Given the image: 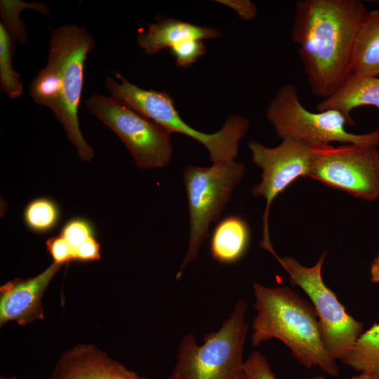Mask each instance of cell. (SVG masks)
<instances>
[{"mask_svg":"<svg viewBox=\"0 0 379 379\" xmlns=\"http://www.w3.org/2000/svg\"><path fill=\"white\" fill-rule=\"evenodd\" d=\"M360 0H298L291 39L313 95H332L351 74L354 39L367 13Z\"/></svg>","mask_w":379,"mask_h":379,"instance_id":"1","label":"cell"},{"mask_svg":"<svg viewBox=\"0 0 379 379\" xmlns=\"http://www.w3.org/2000/svg\"><path fill=\"white\" fill-rule=\"evenodd\" d=\"M253 288L256 315L252 323V345L278 339L302 366H317L331 376H338L339 368L325 348L312 302L288 286L270 288L255 282Z\"/></svg>","mask_w":379,"mask_h":379,"instance_id":"2","label":"cell"},{"mask_svg":"<svg viewBox=\"0 0 379 379\" xmlns=\"http://www.w3.org/2000/svg\"><path fill=\"white\" fill-rule=\"evenodd\" d=\"M114 74L119 82L110 76L105 79V85L112 98L146 117L170 133H180L200 142L208 151L213 163L234 160L237 157L239 141L249 128L246 117L230 115L220 131L213 133H203L190 126L180 117L172 98L167 93L142 89L130 83L119 72Z\"/></svg>","mask_w":379,"mask_h":379,"instance_id":"3","label":"cell"},{"mask_svg":"<svg viewBox=\"0 0 379 379\" xmlns=\"http://www.w3.org/2000/svg\"><path fill=\"white\" fill-rule=\"evenodd\" d=\"M247 310V302L238 300L220 328L204 334L201 345L194 335H185L167 379H245L243 355L248 329Z\"/></svg>","mask_w":379,"mask_h":379,"instance_id":"4","label":"cell"},{"mask_svg":"<svg viewBox=\"0 0 379 379\" xmlns=\"http://www.w3.org/2000/svg\"><path fill=\"white\" fill-rule=\"evenodd\" d=\"M266 117L281 140L379 146V129L362 134L347 131L345 126L350 123L341 112L335 109L310 111L301 102L298 88L291 83L279 88L268 105Z\"/></svg>","mask_w":379,"mask_h":379,"instance_id":"5","label":"cell"},{"mask_svg":"<svg viewBox=\"0 0 379 379\" xmlns=\"http://www.w3.org/2000/svg\"><path fill=\"white\" fill-rule=\"evenodd\" d=\"M245 169L243 163L234 160L215 162L209 167L185 168L183 180L188 203L190 238L177 279L185 267L198 258L202 242L208 237L210 225L219 218Z\"/></svg>","mask_w":379,"mask_h":379,"instance_id":"6","label":"cell"},{"mask_svg":"<svg viewBox=\"0 0 379 379\" xmlns=\"http://www.w3.org/2000/svg\"><path fill=\"white\" fill-rule=\"evenodd\" d=\"M93 47V36L84 27L69 24L51 29L48 58L55 63L62 82L61 105L55 117L62 124L67 139L77 148L80 159L85 161L93 158L94 151L79 128L78 109L84 84V62Z\"/></svg>","mask_w":379,"mask_h":379,"instance_id":"7","label":"cell"},{"mask_svg":"<svg viewBox=\"0 0 379 379\" xmlns=\"http://www.w3.org/2000/svg\"><path fill=\"white\" fill-rule=\"evenodd\" d=\"M326 255L324 252L312 267H305L288 256L274 258L288 274L291 284L299 286L310 299L319 318L325 348L335 360L341 361L364 327L346 312L334 292L324 283L321 270Z\"/></svg>","mask_w":379,"mask_h":379,"instance_id":"8","label":"cell"},{"mask_svg":"<svg viewBox=\"0 0 379 379\" xmlns=\"http://www.w3.org/2000/svg\"><path fill=\"white\" fill-rule=\"evenodd\" d=\"M85 104L119 136L138 168L154 169L168 165L173 147L168 131L112 97L92 94Z\"/></svg>","mask_w":379,"mask_h":379,"instance_id":"9","label":"cell"},{"mask_svg":"<svg viewBox=\"0 0 379 379\" xmlns=\"http://www.w3.org/2000/svg\"><path fill=\"white\" fill-rule=\"evenodd\" d=\"M309 178L366 201L379 199V152L354 144H314Z\"/></svg>","mask_w":379,"mask_h":379,"instance_id":"10","label":"cell"},{"mask_svg":"<svg viewBox=\"0 0 379 379\" xmlns=\"http://www.w3.org/2000/svg\"><path fill=\"white\" fill-rule=\"evenodd\" d=\"M277 147H267L256 141L248 147L253 162L262 170L261 181L251 190L266 201L262 215V238L260 246L275 253L269 234V213L274 199L299 178L309 177L314 156V144L285 138ZM315 144V143H314Z\"/></svg>","mask_w":379,"mask_h":379,"instance_id":"11","label":"cell"},{"mask_svg":"<svg viewBox=\"0 0 379 379\" xmlns=\"http://www.w3.org/2000/svg\"><path fill=\"white\" fill-rule=\"evenodd\" d=\"M62 265L52 262L39 274L15 279L0 287V326L15 321L25 326L44 319L41 299L48 284Z\"/></svg>","mask_w":379,"mask_h":379,"instance_id":"12","label":"cell"},{"mask_svg":"<svg viewBox=\"0 0 379 379\" xmlns=\"http://www.w3.org/2000/svg\"><path fill=\"white\" fill-rule=\"evenodd\" d=\"M49 379H148L93 344H77L58 359Z\"/></svg>","mask_w":379,"mask_h":379,"instance_id":"13","label":"cell"},{"mask_svg":"<svg viewBox=\"0 0 379 379\" xmlns=\"http://www.w3.org/2000/svg\"><path fill=\"white\" fill-rule=\"evenodd\" d=\"M218 30L181 20L165 18L149 23L145 32L139 31L138 46L154 55L166 48L188 39H210L219 36Z\"/></svg>","mask_w":379,"mask_h":379,"instance_id":"14","label":"cell"},{"mask_svg":"<svg viewBox=\"0 0 379 379\" xmlns=\"http://www.w3.org/2000/svg\"><path fill=\"white\" fill-rule=\"evenodd\" d=\"M361 106H372L379 109V77L351 74L332 95L317 102V109L339 111L353 125L350 113Z\"/></svg>","mask_w":379,"mask_h":379,"instance_id":"15","label":"cell"},{"mask_svg":"<svg viewBox=\"0 0 379 379\" xmlns=\"http://www.w3.org/2000/svg\"><path fill=\"white\" fill-rule=\"evenodd\" d=\"M251 241L248 223L241 216L231 215L215 226L210 241L212 258L221 264H232L246 254Z\"/></svg>","mask_w":379,"mask_h":379,"instance_id":"16","label":"cell"},{"mask_svg":"<svg viewBox=\"0 0 379 379\" xmlns=\"http://www.w3.org/2000/svg\"><path fill=\"white\" fill-rule=\"evenodd\" d=\"M351 74L379 77V10L367 11L357 30L350 61Z\"/></svg>","mask_w":379,"mask_h":379,"instance_id":"17","label":"cell"},{"mask_svg":"<svg viewBox=\"0 0 379 379\" xmlns=\"http://www.w3.org/2000/svg\"><path fill=\"white\" fill-rule=\"evenodd\" d=\"M341 361L359 373L379 377V324L363 331Z\"/></svg>","mask_w":379,"mask_h":379,"instance_id":"18","label":"cell"},{"mask_svg":"<svg viewBox=\"0 0 379 379\" xmlns=\"http://www.w3.org/2000/svg\"><path fill=\"white\" fill-rule=\"evenodd\" d=\"M29 95L38 105L48 107L55 116L61 105L62 82L55 63L48 58L44 68L37 74L29 86Z\"/></svg>","mask_w":379,"mask_h":379,"instance_id":"19","label":"cell"},{"mask_svg":"<svg viewBox=\"0 0 379 379\" xmlns=\"http://www.w3.org/2000/svg\"><path fill=\"white\" fill-rule=\"evenodd\" d=\"M14 45L4 25L0 22V87L1 92L15 99L22 93L20 75L12 67Z\"/></svg>","mask_w":379,"mask_h":379,"instance_id":"20","label":"cell"},{"mask_svg":"<svg viewBox=\"0 0 379 379\" xmlns=\"http://www.w3.org/2000/svg\"><path fill=\"white\" fill-rule=\"evenodd\" d=\"M25 8H32L46 15L49 14L48 8L43 3L30 4L19 0L0 1L1 22L7 30L13 45L15 42L25 44L27 40L26 29L19 18L20 11Z\"/></svg>","mask_w":379,"mask_h":379,"instance_id":"21","label":"cell"},{"mask_svg":"<svg viewBox=\"0 0 379 379\" xmlns=\"http://www.w3.org/2000/svg\"><path fill=\"white\" fill-rule=\"evenodd\" d=\"M24 220L32 231L45 233L53 229L60 218L57 204L48 198H37L31 201L25 207Z\"/></svg>","mask_w":379,"mask_h":379,"instance_id":"22","label":"cell"},{"mask_svg":"<svg viewBox=\"0 0 379 379\" xmlns=\"http://www.w3.org/2000/svg\"><path fill=\"white\" fill-rule=\"evenodd\" d=\"M244 370L245 379H277L267 359L258 351L251 353L244 361ZM312 379L326 378L319 375ZM347 379H379V377L371 373H360Z\"/></svg>","mask_w":379,"mask_h":379,"instance_id":"23","label":"cell"},{"mask_svg":"<svg viewBox=\"0 0 379 379\" xmlns=\"http://www.w3.org/2000/svg\"><path fill=\"white\" fill-rule=\"evenodd\" d=\"M60 234L69 245L74 255L81 244L95 236V232L90 222L84 218H77L67 221L62 227Z\"/></svg>","mask_w":379,"mask_h":379,"instance_id":"24","label":"cell"},{"mask_svg":"<svg viewBox=\"0 0 379 379\" xmlns=\"http://www.w3.org/2000/svg\"><path fill=\"white\" fill-rule=\"evenodd\" d=\"M169 48L175 58L176 65L182 67H190L206 53L205 45L199 39L185 40L173 45Z\"/></svg>","mask_w":379,"mask_h":379,"instance_id":"25","label":"cell"},{"mask_svg":"<svg viewBox=\"0 0 379 379\" xmlns=\"http://www.w3.org/2000/svg\"><path fill=\"white\" fill-rule=\"evenodd\" d=\"M46 246L53 262L62 265L64 263L74 260L71 247L60 234L47 239Z\"/></svg>","mask_w":379,"mask_h":379,"instance_id":"26","label":"cell"},{"mask_svg":"<svg viewBox=\"0 0 379 379\" xmlns=\"http://www.w3.org/2000/svg\"><path fill=\"white\" fill-rule=\"evenodd\" d=\"M100 244L92 237L80 246L74 252V260L95 261L100 259Z\"/></svg>","mask_w":379,"mask_h":379,"instance_id":"27","label":"cell"},{"mask_svg":"<svg viewBox=\"0 0 379 379\" xmlns=\"http://www.w3.org/2000/svg\"><path fill=\"white\" fill-rule=\"evenodd\" d=\"M234 10L245 20H252L257 15V6L249 0L218 1Z\"/></svg>","mask_w":379,"mask_h":379,"instance_id":"28","label":"cell"},{"mask_svg":"<svg viewBox=\"0 0 379 379\" xmlns=\"http://www.w3.org/2000/svg\"><path fill=\"white\" fill-rule=\"evenodd\" d=\"M370 279L374 284H379V254L371 263L370 267Z\"/></svg>","mask_w":379,"mask_h":379,"instance_id":"29","label":"cell"},{"mask_svg":"<svg viewBox=\"0 0 379 379\" xmlns=\"http://www.w3.org/2000/svg\"><path fill=\"white\" fill-rule=\"evenodd\" d=\"M0 379H18V378L15 375H8V376L1 375Z\"/></svg>","mask_w":379,"mask_h":379,"instance_id":"30","label":"cell"}]
</instances>
